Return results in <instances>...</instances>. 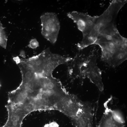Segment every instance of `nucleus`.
Returning a JSON list of instances; mask_svg holds the SVG:
<instances>
[{
    "label": "nucleus",
    "mask_w": 127,
    "mask_h": 127,
    "mask_svg": "<svg viewBox=\"0 0 127 127\" xmlns=\"http://www.w3.org/2000/svg\"><path fill=\"white\" fill-rule=\"evenodd\" d=\"M20 67L23 75L22 82H24L28 81L33 78L35 72L28 69L22 66H20Z\"/></svg>",
    "instance_id": "7"
},
{
    "label": "nucleus",
    "mask_w": 127,
    "mask_h": 127,
    "mask_svg": "<svg viewBox=\"0 0 127 127\" xmlns=\"http://www.w3.org/2000/svg\"><path fill=\"white\" fill-rule=\"evenodd\" d=\"M127 39L115 28L100 34L94 44L99 46L101 49L102 60L115 67L127 60Z\"/></svg>",
    "instance_id": "1"
},
{
    "label": "nucleus",
    "mask_w": 127,
    "mask_h": 127,
    "mask_svg": "<svg viewBox=\"0 0 127 127\" xmlns=\"http://www.w3.org/2000/svg\"><path fill=\"white\" fill-rule=\"evenodd\" d=\"M67 16L76 23L78 29L82 32L83 38L87 37L94 26L95 16L74 11L68 13Z\"/></svg>",
    "instance_id": "6"
},
{
    "label": "nucleus",
    "mask_w": 127,
    "mask_h": 127,
    "mask_svg": "<svg viewBox=\"0 0 127 127\" xmlns=\"http://www.w3.org/2000/svg\"><path fill=\"white\" fill-rule=\"evenodd\" d=\"M42 36L52 44L56 42L60 29V24L56 14L47 12L40 17Z\"/></svg>",
    "instance_id": "4"
},
{
    "label": "nucleus",
    "mask_w": 127,
    "mask_h": 127,
    "mask_svg": "<svg viewBox=\"0 0 127 127\" xmlns=\"http://www.w3.org/2000/svg\"><path fill=\"white\" fill-rule=\"evenodd\" d=\"M127 2L126 0H113L101 15L96 16L94 26L89 34L82 40L83 44L87 46L94 44L102 32L105 29L115 24L118 13Z\"/></svg>",
    "instance_id": "2"
},
{
    "label": "nucleus",
    "mask_w": 127,
    "mask_h": 127,
    "mask_svg": "<svg viewBox=\"0 0 127 127\" xmlns=\"http://www.w3.org/2000/svg\"><path fill=\"white\" fill-rule=\"evenodd\" d=\"M109 102L104 103V111L98 127H125V121L119 110L110 107Z\"/></svg>",
    "instance_id": "5"
},
{
    "label": "nucleus",
    "mask_w": 127,
    "mask_h": 127,
    "mask_svg": "<svg viewBox=\"0 0 127 127\" xmlns=\"http://www.w3.org/2000/svg\"><path fill=\"white\" fill-rule=\"evenodd\" d=\"M59 125L56 122H53L46 124L44 127H59Z\"/></svg>",
    "instance_id": "10"
},
{
    "label": "nucleus",
    "mask_w": 127,
    "mask_h": 127,
    "mask_svg": "<svg viewBox=\"0 0 127 127\" xmlns=\"http://www.w3.org/2000/svg\"><path fill=\"white\" fill-rule=\"evenodd\" d=\"M4 27L0 20V46L6 48V46L7 38Z\"/></svg>",
    "instance_id": "8"
},
{
    "label": "nucleus",
    "mask_w": 127,
    "mask_h": 127,
    "mask_svg": "<svg viewBox=\"0 0 127 127\" xmlns=\"http://www.w3.org/2000/svg\"><path fill=\"white\" fill-rule=\"evenodd\" d=\"M28 46L32 48H35L39 46V43L36 39H32L30 41Z\"/></svg>",
    "instance_id": "9"
},
{
    "label": "nucleus",
    "mask_w": 127,
    "mask_h": 127,
    "mask_svg": "<svg viewBox=\"0 0 127 127\" xmlns=\"http://www.w3.org/2000/svg\"><path fill=\"white\" fill-rule=\"evenodd\" d=\"M97 57L90 55L77 62L74 69L76 77H87L95 84L99 91L104 89L103 84L101 77V72L97 65Z\"/></svg>",
    "instance_id": "3"
}]
</instances>
